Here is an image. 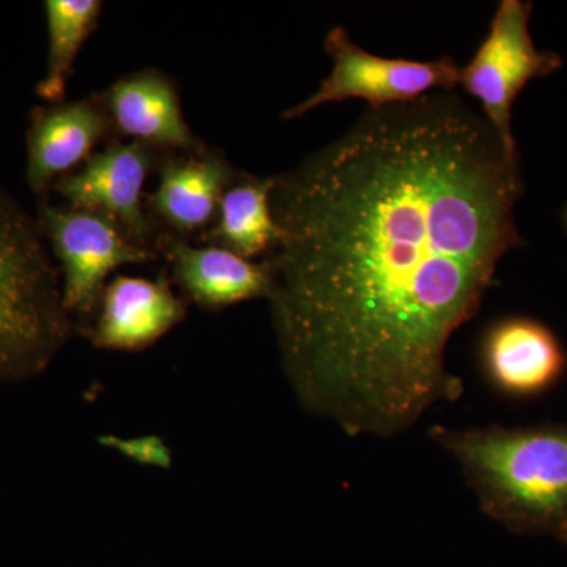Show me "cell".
Returning a JSON list of instances; mask_svg holds the SVG:
<instances>
[{
    "label": "cell",
    "instance_id": "cell-1",
    "mask_svg": "<svg viewBox=\"0 0 567 567\" xmlns=\"http://www.w3.org/2000/svg\"><path fill=\"white\" fill-rule=\"evenodd\" d=\"M268 295L306 412L350 436L404 434L464 385L446 350L525 241L520 153L453 92L369 110L275 175Z\"/></svg>",
    "mask_w": 567,
    "mask_h": 567
},
{
    "label": "cell",
    "instance_id": "cell-2",
    "mask_svg": "<svg viewBox=\"0 0 567 567\" xmlns=\"http://www.w3.org/2000/svg\"><path fill=\"white\" fill-rule=\"evenodd\" d=\"M429 436L461 466L491 520L567 546V423L434 425Z\"/></svg>",
    "mask_w": 567,
    "mask_h": 567
},
{
    "label": "cell",
    "instance_id": "cell-3",
    "mask_svg": "<svg viewBox=\"0 0 567 567\" xmlns=\"http://www.w3.org/2000/svg\"><path fill=\"white\" fill-rule=\"evenodd\" d=\"M73 331L40 224L0 183V386L43 374Z\"/></svg>",
    "mask_w": 567,
    "mask_h": 567
},
{
    "label": "cell",
    "instance_id": "cell-4",
    "mask_svg": "<svg viewBox=\"0 0 567 567\" xmlns=\"http://www.w3.org/2000/svg\"><path fill=\"white\" fill-rule=\"evenodd\" d=\"M533 3L503 0L472 61L461 69L458 85L476 100L481 114L509 147L517 148L513 134V107L533 80L550 76L563 66L557 52L537 50L529 32Z\"/></svg>",
    "mask_w": 567,
    "mask_h": 567
},
{
    "label": "cell",
    "instance_id": "cell-5",
    "mask_svg": "<svg viewBox=\"0 0 567 567\" xmlns=\"http://www.w3.org/2000/svg\"><path fill=\"white\" fill-rule=\"evenodd\" d=\"M324 50L333 59L331 73L305 102L284 112L282 121L346 100H363L369 110L412 103L427 93L453 92L461 81V66L454 59L417 62L382 58L358 47L342 25L328 32Z\"/></svg>",
    "mask_w": 567,
    "mask_h": 567
},
{
    "label": "cell",
    "instance_id": "cell-6",
    "mask_svg": "<svg viewBox=\"0 0 567 567\" xmlns=\"http://www.w3.org/2000/svg\"><path fill=\"white\" fill-rule=\"evenodd\" d=\"M41 234L61 265L63 308L70 319L95 315L107 278L125 265L155 259L151 249L126 235L118 224L99 213L41 203Z\"/></svg>",
    "mask_w": 567,
    "mask_h": 567
},
{
    "label": "cell",
    "instance_id": "cell-7",
    "mask_svg": "<svg viewBox=\"0 0 567 567\" xmlns=\"http://www.w3.org/2000/svg\"><path fill=\"white\" fill-rule=\"evenodd\" d=\"M155 153L140 142L112 144L93 153L78 173L55 182L69 207L99 213L118 224L136 244H151L155 229L144 207V185Z\"/></svg>",
    "mask_w": 567,
    "mask_h": 567
},
{
    "label": "cell",
    "instance_id": "cell-8",
    "mask_svg": "<svg viewBox=\"0 0 567 567\" xmlns=\"http://www.w3.org/2000/svg\"><path fill=\"white\" fill-rule=\"evenodd\" d=\"M480 360L488 385L517 401L547 394L567 372V352L558 336L525 316L492 323L481 341Z\"/></svg>",
    "mask_w": 567,
    "mask_h": 567
},
{
    "label": "cell",
    "instance_id": "cell-9",
    "mask_svg": "<svg viewBox=\"0 0 567 567\" xmlns=\"http://www.w3.org/2000/svg\"><path fill=\"white\" fill-rule=\"evenodd\" d=\"M185 317V300L175 295L166 276H117L104 287L87 336L96 349L141 352L156 344Z\"/></svg>",
    "mask_w": 567,
    "mask_h": 567
},
{
    "label": "cell",
    "instance_id": "cell-10",
    "mask_svg": "<svg viewBox=\"0 0 567 567\" xmlns=\"http://www.w3.org/2000/svg\"><path fill=\"white\" fill-rule=\"evenodd\" d=\"M112 123L102 100L37 107L28 132V183L37 196L50 192L55 182L84 166Z\"/></svg>",
    "mask_w": 567,
    "mask_h": 567
},
{
    "label": "cell",
    "instance_id": "cell-11",
    "mask_svg": "<svg viewBox=\"0 0 567 567\" xmlns=\"http://www.w3.org/2000/svg\"><path fill=\"white\" fill-rule=\"evenodd\" d=\"M102 103L112 126L134 142L151 148H196L177 87L162 71L126 74L103 93Z\"/></svg>",
    "mask_w": 567,
    "mask_h": 567
},
{
    "label": "cell",
    "instance_id": "cell-12",
    "mask_svg": "<svg viewBox=\"0 0 567 567\" xmlns=\"http://www.w3.org/2000/svg\"><path fill=\"white\" fill-rule=\"evenodd\" d=\"M163 246L173 264L174 281L199 308L218 311L270 295L271 275L265 260L254 262L221 246L196 248L174 238Z\"/></svg>",
    "mask_w": 567,
    "mask_h": 567
},
{
    "label": "cell",
    "instance_id": "cell-13",
    "mask_svg": "<svg viewBox=\"0 0 567 567\" xmlns=\"http://www.w3.org/2000/svg\"><path fill=\"white\" fill-rule=\"evenodd\" d=\"M234 182V169L223 156L196 153L163 164L158 186L147 203L171 229L197 233L216 218L223 194Z\"/></svg>",
    "mask_w": 567,
    "mask_h": 567
},
{
    "label": "cell",
    "instance_id": "cell-14",
    "mask_svg": "<svg viewBox=\"0 0 567 567\" xmlns=\"http://www.w3.org/2000/svg\"><path fill=\"white\" fill-rule=\"evenodd\" d=\"M274 186V177L244 175L234 182L223 194L215 227L207 237L245 259L268 256L282 237L271 208Z\"/></svg>",
    "mask_w": 567,
    "mask_h": 567
},
{
    "label": "cell",
    "instance_id": "cell-15",
    "mask_svg": "<svg viewBox=\"0 0 567 567\" xmlns=\"http://www.w3.org/2000/svg\"><path fill=\"white\" fill-rule=\"evenodd\" d=\"M103 3L99 0H48V62L37 93L44 102L59 104L65 96L74 62L85 40L99 24Z\"/></svg>",
    "mask_w": 567,
    "mask_h": 567
},
{
    "label": "cell",
    "instance_id": "cell-16",
    "mask_svg": "<svg viewBox=\"0 0 567 567\" xmlns=\"http://www.w3.org/2000/svg\"><path fill=\"white\" fill-rule=\"evenodd\" d=\"M100 445L111 447L121 456L144 466L169 470L173 466V451L158 435L118 436L103 435Z\"/></svg>",
    "mask_w": 567,
    "mask_h": 567
},
{
    "label": "cell",
    "instance_id": "cell-17",
    "mask_svg": "<svg viewBox=\"0 0 567 567\" xmlns=\"http://www.w3.org/2000/svg\"><path fill=\"white\" fill-rule=\"evenodd\" d=\"M561 219H563V224H565V229L567 233V204H566L565 210H563Z\"/></svg>",
    "mask_w": 567,
    "mask_h": 567
}]
</instances>
